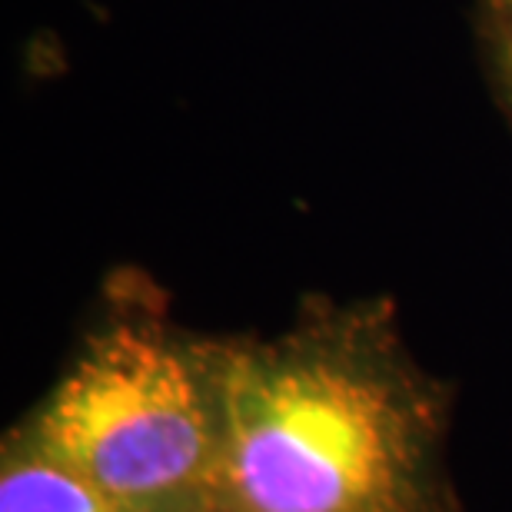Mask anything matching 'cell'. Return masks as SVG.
Returning a JSON list of instances; mask_svg holds the SVG:
<instances>
[{
    "label": "cell",
    "mask_w": 512,
    "mask_h": 512,
    "mask_svg": "<svg viewBox=\"0 0 512 512\" xmlns=\"http://www.w3.org/2000/svg\"><path fill=\"white\" fill-rule=\"evenodd\" d=\"M10 433L90 479L124 512H213V340L180 330L143 276H117L64 376Z\"/></svg>",
    "instance_id": "cell-2"
},
{
    "label": "cell",
    "mask_w": 512,
    "mask_h": 512,
    "mask_svg": "<svg viewBox=\"0 0 512 512\" xmlns=\"http://www.w3.org/2000/svg\"><path fill=\"white\" fill-rule=\"evenodd\" d=\"M489 50H493L496 87L512 110V30H489Z\"/></svg>",
    "instance_id": "cell-4"
},
{
    "label": "cell",
    "mask_w": 512,
    "mask_h": 512,
    "mask_svg": "<svg viewBox=\"0 0 512 512\" xmlns=\"http://www.w3.org/2000/svg\"><path fill=\"white\" fill-rule=\"evenodd\" d=\"M0 512H124L114 499L47 456L44 449L7 436L0 453Z\"/></svg>",
    "instance_id": "cell-3"
},
{
    "label": "cell",
    "mask_w": 512,
    "mask_h": 512,
    "mask_svg": "<svg viewBox=\"0 0 512 512\" xmlns=\"http://www.w3.org/2000/svg\"><path fill=\"white\" fill-rule=\"evenodd\" d=\"M213 512H459L449 389L386 300H306L276 336L213 340Z\"/></svg>",
    "instance_id": "cell-1"
},
{
    "label": "cell",
    "mask_w": 512,
    "mask_h": 512,
    "mask_svg": "<svg viewBox=\"0 0 512 512\" xmlns=\"http://www.w3.org/2000/svg\"><path fill=\"white\" fill-rule=\"evenodd\" d=\"M489 30H512V0H489Z\"/></svg>",
    "instance_id": "cell-5"
}]
</instances>
